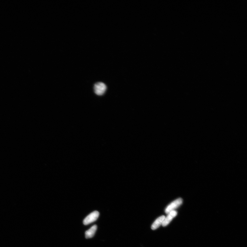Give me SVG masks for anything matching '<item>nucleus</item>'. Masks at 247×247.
<instances>
[{
	"label": "nucleus",
	"mask_w": 247,
	"mask_h": 247,
	"mask_svg": "<svg viewBox=\"0 0 247 247\" xmlns=\"http://www.w3.org/2000/svg\"><path fill=\"white\" fill-rule=\"evenodd\" d=\"M165 217V216H162L157 219L151 226L152 229L155 230L158 229L160 226L162 225Z\"/></svg>",
	"instance_id": "5"
},
{
	"label": "nucleus",
	"mask_w": 247,
	"mask_h": 247,
	"mask_svg": "<svg viewBox=\"0 0 247 247\" xmlns=\"http://www.w3.org/2000/svg\"><path fill=\"white\" fill-rule=\"evenodd\" d=\"M182 200L181 198H178L174 201L173 202L166 207L165 210V212L166 214L172 211H175V209L179 207L181 205L182 203Z\"/></svg>",
	"instance_id": "2"
},
{
	"label": "nucleus",
	"mask_w": 247,
	"mask_h": 247,
	"mask_svg": "<svg viewBox=\"0 0 247 247\" xmlns=\"http://www.w3.org/2000/svg\"><path fill=\"white\" fill-rule=\"evenodd\" d=\"M97 229V226L95 225L91 227L89 230L85 232V237L86 239L91 238L94 236L95 233Z\"/></svg>",
	"instance_id": "6"
},
{
	"label": "nucleus",
	"mask_w": 247,
	"mask_h": 247,
	"mask_svg": "<svg viewBox=\"0 0 247 247\" xmlns=\"http://www.w3.org/2000/svg\"><path fill=\"white\" fill-rule=\"evenodd\" d=\"M99 216V213L98 211H94L88 215L83 220V223L84 225H86L96 221Z\"/></svg>",
	"instance_id": "3"
},
{
	"label": "nucleus",
	"mask_w": 247,
	"mask_h": 247,
	"mask_svg": "<svg viewBox=\"0 0 247 247\" xmlns=\"http://www.w3.org/2000/svg\"><path fill=\"white\" fill-rule=\"evenodd\" d=\"M107 86L104 83L97 82L94 85V92L98 96H102L104 95Z\"/></svg>",
	"instance_id": "1"
},
{
	"label": "nucleus",
	"mask_w": 247,
	"mask_h": 247,
	"mask_svg": "<svg viewBox=\"0 0 247 247\" xmlns=\"http://www.w3.org/2000/svg\"><path fill=\"white\" fill-rule=\"evenodd\" d=\"M177 215V212L175 211H174L170 212L168 214V216L165 217L164 221H163L162 226H165L168 225L172 219L174 218Z\"/></svg>",
	"instance_id": "4"
}]
</instances>
